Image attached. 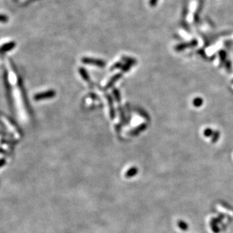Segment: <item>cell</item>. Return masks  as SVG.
<instances>
[{
    "mask_svg": "<svg viewBox=\"0 0 233 233\" xmlns=\"http://www.w3.org/2000/svg\"><path fill=\"white\" fill-rule=\"evenodd\" d=\"M220 222V220L219 219H218V218H216V219H213L210 222L211 227H212V230L215 233H218L220 232V229L218 227V223Z\"/></svg>",
    "mask_w": 233,
    "mask_h": 233,
    "instance_id": "6da1fadb",
    "label": "cell"
},
{
    "mask_svg": "<svg viewBox=\"0 0 233 233\" xmlns=\"http://www.w3.org/2000/svg\"><path fill=\"white\" fill-rule=\"evenodd\" d=\"M177 225H178V227L180 228V229L183 230H187L189 229L188 224L186 222H185L184 221H179Z\"/></svg>",
    "mask_w": 233,
    "mask_h": 233,
    "instance_id": "7a4b0ae2",
    "label": "cell"
},
{
    "mask_svg": "<svg viewBox=\"0 0 233 233\" xmlns=\"http://www.w3.org/2000/svg\"><path fill=\"white\" fill-rule=\"evenodd\" d=\"M158 2V0H150V2H149V3H150V5L151 7H155L156 5H157Z\"/></svg>",
    "mask_w": 233,
    "mask_h": 233,
    "instance_id": "3957f363",
    "label": "cell"
}]
</instances>
